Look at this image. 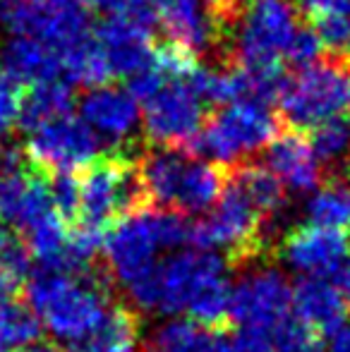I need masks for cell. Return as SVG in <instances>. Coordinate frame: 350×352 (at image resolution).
<instances>
[{
	"mask_svg": "<svg viewBox=\"0 0 350 352\" xmlns=\"http://www.w3.org/2000/svg\"><path fill=\"white\" fill-rule=\"evenodd\" d=\"M127 151L130 146H116L75 170L80 216L72 228L106 235L122 218L154 211L140 173V151Z\"/></svg>",
	"mask_w": 350,
	"mask_h": 352,
	"instance_id": "cell-1",
	"label": "cell"
},
{
	"mask_svg": "<svg viewBox=\"0 0 350 352\" xmlns=\"http://www.w3.org/2000/svg\"><path fill=\"white\" fill-rule=\"evenodd\" d=\"M111 278L106 264L89 276H67L36 271L27 285V300L34 314L53 336L80 340L87 336L111 307Z\"/></svg>",
	"mask_w": 350,
	"mask_h": 352,
	"instance_id": "cell-2",
	"label": "cell"
},
{
	"mask_svg": "<svg viewBox=\"0 0 350 352\" xmlns=\"http://www.w3.org/2000/svg\"><path fill=\"white\" fill-rule=\"evenodd\" d=\"M140 173L151 209L175 213H199L221 199L228 168L206 163L175 148L140 151Z\"/></svg>",
	"mask_w": 350,
	"mask_h": 352,
	"instance_id": "cell-3",
	"label": "cell"
},
{
	"mask_svg": "<svg viewBox=\"0 0 350 352\" xmlns=\"http://www.w3.org/2000/svg\"><path fill=\"white\" fill-rule=\"evenodd\" d=\"M281 122L309 132L333 118L350 116V51H327L283 82Z\"/></svg>",
	"mask_w": 350,
	"mask_h": 352,
	"instance_id": "cell-4",
	"label": "cell"
},
{
	"mask_svg": "<svg viewBox=\"0 0 350 352\" xmlns=\"http://www.w3.org/2000/svg\"><path fill=\"white\" fill-rule=\"evenodd\" d=\"M298 27V0H245L226 53L221 56V65H283L281 58L285 56V48Z\"/></svg>",
	"mask_w": 350,
	"mask_h": 352,
	"instance_id": "cell-5",
	"label": "cell"
},
{
	"mask_svg": "<svg viewBox=\"0 0 350 352\" xmlns=\"http://www.w3.org/2000/svg\"><path fill=\"white\" fill-rule=\"evenodd\" d=\"M269 223L257 213L248 197L226 180V190L211 216L192 223L190 242L197 250L223 247L226 261L245 269L269 254Z\"/></svg>",
	"mask_w": 350,
	"mask_h": 352,
	"instance_id": "cell-6",
	"label": "cell"
},
{
	"mask_svg": "<svg viewBox=\"0 0 350 352\" xmlns=\"http://www.w3.org/2000/svg\"><path fill=\"white\" fill-rule=\"evenodd\" d=\"M283 130L278 116L262 103H228L204 120L192 156H211L221 166L243 163L245 156L269 146Z\"/></svg>",
	"mask_w": 350,
	"mask_h": 352,
	"instance_id": "cell-7",
	"label": "cell"
},
{
	"mask_svg": "<svg viewBox=\"0 0 350 352\" xmlns=\"http://www.w3.org/2000/svg\"><path fill=\"white\" fill-rule=\"evenodd\" d=\"M144 108L146 140L159 148H175L192 156L197 137L204 127V101L187 82H164L140 101Z\"/></svg>",
	"mask_w": 350,
	"mask_h": 352,
	"instance_id": "cell-8",
	"label": "cell"
},
{
	"mask_svg": "<svg viewBox=\"0 0 350 352\" xmlns=\"http://www.w3.org/2000/svg\"><path fill=\"white\" fill-rule=\"evenodd\" d=\"M0 22L14 36H32L63 53L89 34L87 8L80 0H36L0 5Z\"/></svg>",
	"mask_w": 350,
	"mask_h": 352,
	"instance_id": "cell-9",
	"label": "cell"
},
{
	"mask_svg": "<svg viewBox=\"0 0 350 352\" xmlns=\"http://www.w3.org/2000/svg\"><path fill=\"white\" fill-rule=\"evenodd\" d=\"M24 153L48 175L75 173L98 156V140L85 120L70 116L56 118L36 130L27 132Z\"/></svg>",
	"mask_w": 350,
	"mask_h": 352,
	"instance_id": "cell-10",
	"label": "cell"
},
{
	"mask_svg": "<svg viewBox=\"0 0 350 352\" xmlns=\"http://www.w3.org/2000/svg\"><path fill=\"white\" fill-rule=\"evenodd\" d=\"M293 287L276 269H252L230 292L233 326L269 333L290 316ZM269 338V336H266Z\"/></svg>",
	"mask_w": 350,
	"mask_h": 352,
	"instance_id": "cell-11",
	"label": "cell"
},
{
	"mask_svg": "<svg viewBox=\"0 0 350 352\" xmlns=\"http://www.w3.org/2000/svg\"><path fill=\"white\" fill-rule=\"evenodd\" d=\"M159 237L154 230L151 211L137 213V216L122 218L103 240V264L108 274L120 285H130L151 269H156V250H159Z\"/></svg>",
	"mask_w": 350,
	"mask_h": 352,
	"instance_id": "cell-12",
	"label": "cell"
},
{
	"mask_svg": "<svg viewBox=\"0 0 350 352\" xmlns=\"http://www.w3.org/2000/svg\"><path fill=\"white\" fill-rule=\"evenodd\" d=\"M278 254L293 269L307 276L327 278L341 271L350 256V232L319 226H295L281 237Z\"/></svg>",
	"mask_w": 350,
	"mask_h": 352,
	"instance_id": "cell-13",
	"label": "cell"
},
{
	"mask_svg": "<svg viewBox=\"0 0 350 352\" xmlns=\"http://www.w3.org/2000/svg\"><path fill=\"white\" fill-rule=\"evenodd\" d=\"M226 261L206 250H187L171 256L161 264V302L159 309L166 314H177L187 309L192 297L209 285L211 280L223 278Z\"/></svg>",
	"mask_w": 350,
	"mask_h": 352,
	"instance_id": "cell-14",
	"label": "cell"
},
{
	"mask_svg": "<svg viewBox=\"0 0 350 352\" xmlns=\"http://www.w3.org/2000/svg\"><path fill=\"white\" fill-rule=\"evenodd\" d=\"M290 307H293L295 319L319 338L333 336L346 326L348 305L341 290L327 278H317V276L300 278L293 285Z\"/></svg>",
	"mask_w": 350,
	"mask_h": 352,
	"instance_id": "cell-15",
	"label": "cell"
},
{
	"mask_svg": "<svg viewBox=\"0 0 350 352\" xmlns=\"http://www.w3.org/2000/svg\"><path fill=\"white\" fill-rule=\"evenodd\" d=\"M94 38L101 46L113 79L132 77L149 63L151 34L149 27L130 17H108L94 29Z\"/></svg>",
	"mask_w": 350,
	"mask_h": 352,
	"instance_id": "cell-16",
	"label": "cell"
},
{
	"mask_svg": "<svg viewBox=\"0 0 350 352\" xmlns=\"http://www.w3.org/2000/svg\"><path fill=\"white\" fill-rule=\"evenodd\" d=\"M266 163L281 177V182L295 192H312L324 182L322 166L307 132L283 125L278 137L269 144Z\"/></svg>",
	"mask_w": 350,
	"mask_h": 352,
	"instance_id": "cell-17",
	"label": "cell"
},
{
	"mask_svg": "<svg viewBox=\"0 0 350 352\" xmlns=\"http://www.w3.org/2000/svg\"><path fill=\"white\" fill-rule=\"evenodd\" d=\"M140 331V311L132 305L111 302L103 319L80 340L67 343L65 352H135Z\"/></svg>",
	"mask_w": 350,
	"mask_h": 352,
	"instance_id": "cell-18",
	"label": "cell"
},
{
	"mask_svg": "<svg viewBox=\"0 0 350 352\" xmlns=\"http://www.w3.org/2000/svg\"><path fill=\"white\" fill-rule=\"evenodd\" d=\"M82 118L91 130H98L111 140L125 142L135 132L140 111L130 91L96 89L82 98Z\"/></svg>",
	"mask_w": 350,
	"mask_h": 352,
	"instance_id": "cell-19",
	"label": "cell"
},
{
	"mask_svg": "<svg viewBox=\"0 0 350 352\" xmlns=\"http://www.w3.org/2000/svg\"><path fill=\"white\" fill-rule=\"evenodd\" d=\"M161 27L171 41L195 53L219 51V32L201 0H171L159 14Z\"/></svg>",
	"mask_w": 350,
	"mask_h": 352,
	"instance_id": "cell-20",
	"label": "cell"
},
{
	"mask_svg": "<svg viewBox=\"0 0 350 352\" xmlns=\"http://www.w3.org/2000/svg\"><path fill=\"white\" fill-rule=\"evenodd\" d=\"M3 70L19 84H43L63 77V58L56 48L32 36H14L3 48Z\"/></svg>",
	"mask_w": 350,
	"mask_h": 352,
	"instance_id": "cell-21",
	"label": "cell"
},
{
	"mask_svg": "<svg viewBox=\"0 0 350 352\" xmlns=\"http://www.w3.org/2000/svg\"><path fill=\"white\" fill-rule=\"evenodd\" d=\"M226 168H228L230 185H235L248 197V201L269 223V228L274 226L288 204V195L281 177L269 166H259L254 161H243Z\"/></svg>",
	"mask_w": 350,
	"mask_h": 352,
	"instance_id": "cell-22",
	"label": "cell"
},
{
	"mask_svg": "<svg viewBox=\"0 0 350 352\" xmlns=\"http://www.w3.org/2000/svg\"><path fill=\"white\" fill-rule=\"evenodd\" d=\"M303 22L329 51H350V0H298Z\"/></svg>",
	"mask_w": 350,
	"mask_h": 352,
	"instance_id": "cell-23",
	"label": "cell"
},
{
	"mask_svg": "<svg viewBox=\"0 0 350 352\" xmlns=\"http://www.w3.org/2000/svg\"><path fill=\"white\" fill-rule=\"evenodd\" d=\"M72 103V89L63 79H53V82L34 84L24 91L22 113H19V122L24 132H32L36 127L46 125V122L56 120V118L70 116Z\"/></svg>",
	"mask_w": 350,
	"mask_h": 352,
	"instance_id": "cell-24",
	"label": "cell"
},
{
	"mask_svg": "<svg viewBox=\"0 0 350 352\" xmlns=\"http://www.w3.org/2000/svg\"><path fill=\"white\" fill-rule=\"evenodd\" d=\"M230 292L233 287L228 285L226 276L204 285L185 309L190 314V321L214 333H230L235 329L233 314H230Z\"/></svg>",
	"mask_w": 350,
	"mask_h": 352,
	"instance_id": "cell-25",
	"label": "cell"
},
{
	"mask_svg": "<svg viewBox=\"0 0 350 352\" xmlns=\"http://www.w3.org/2000/svg\"><path fill=\"white\" fill-rule=\"evenodd\" d=\"M307 216L312 226L329 230H348L350 228V190L336 175H327L307 201Z\"/></svg>",
	"mask_w": 350,
	"mask_h": 352,
	"instance_id": "cell-26",
	"label": "cell"
},
{
	"mask_svg": "<svg viewBox=\"0 0 350 352\" xmlns=\"http://www.w3.org/2000/svg\"><path fill=\"white\" fill-rule=\"evenodd\" d=\"M41 340V321L22 300H0V352Z\"/></svg>",
	"mask_w": 350,
	"mask_h": 352,
	"instance_id": "cell-27",
	"label": "cell"
},
{
	"mask_svg": "<svg viewBox=\"0 0 350 352\" xmlns=\"http://www.w3.org/2000/svg\"><path fill=\"white\" fill-rule=\"evenodd\" d=\"M32 254L22 237L14 232L12 240L0 252V300H22L32 280Z\"/></svg>",
	"mask_w": 350,
	"mask_h": 352,
	"instance_id": "cell-28",
	"label": "cell"
},
{
	"mask_svg": "<svg viewBox=\"0 0 350 352\" xmlns=\"http://www.w3.org/2000/svg\"><path fill=\"white\" fill-rule=\"evenodd\" d=\"M307 137L319 161L329 163V166L341 163L343 168L346 158L350 156V116H341L322 122L314 130H309Z\"/></svg>",
	"mask_w": 350,
	"mask_h": 352,
	"instance_id": "cell-29",
	"label": "cell"
},
{
	"mask_svg": "<svg viewBox=\"0 0 350 352\" xmlns=\"http://www.w3.org/2000/svg\"><path fill=\"white\" fill-rule=\"evenodd\" d=\"M22 101H24L22 84H19L17 79H12L0 67V135L12 130L19 122Z\"/></svg>",
	"mask_w": 350,
	"mask_h": 352,
	"instance_id": "cell-30",
	"label": "cell"
},
{
	"mask_svg": "<svg viewBox=\"0 0 350 352\" xmlns=\"http://www.w3.org/2000/svg\"><path fill=\"white\" fill-rule=\"evenodd\" d=\"M322 48L324 43L319 41V36L312 32V29L307 27V24H300L298 32H295V36L290 38L288 48H285V60L290 63V65H295L300 70V67L309 65V63H314L319 56H322Z\"/></svg>",
	"mask_w": 350,
	"mask_h": 352,
	"instance_id": "cell-31",
	"label": "cell"
},
{
	"mask_svg": "<svg viewBox=\"0 0 350 352\" xmlns=\"http://www.w3.org/2000/svg\"><path fill=\"white\" fill-rule=\"evenodd\" d=\"M329 352H350V324L333 333V340L329 345Z\"/></svg>",
	"mask_w": 350,
	"mask_h": 352,
	"instance_id": "cell-32",
	"label": "cell"
},
{
	"mask_svg": "<svg viewBox=\"0 0 350 352\" xmlns=\"http://www.w3.org/2000/svg\"><path fill=\"white\" fill-rule=\"evenodd\" d=\"M338 290H341L343 300H346V305H348V311H350V256L346 259V264L341 266V271H338Z\"/></svg>",
	"mask_w": 350,
	"mask_h": 352,
	"instance_id": "cell-33",
	"label": "cell"
},
{
	"mask_svg": "<svg viewBox=\"0 0 350 352\" xmlns=\"http://www.w3.org/2000/svg\"><path fill=\"white\" fill-rule=\"evenodd\" d=\"M142 3H144V5H146V8H149V10H151V12H154V14H156V19H159L161 10H164V8H166V5H168V3H171V0H142Z\"/></svg>",
	"mask_w": 350,
	"mask_h": 352,
	"instance_id": "cell-34",
	"label": "cell"
},
{
	"mask_svg": "<svg viewBox=\"0 0 350 352\" xmlns=\"http://www.w3.org/2000/svg\"><path fill=\"white\" fill-rule=\"evenodd\" d=\"M12 235L14 232H10V230H5V226H0V252L8 247V242L12 240Z\"/></svg>",
	"mask_w": 350,
	"mask_h": 352,
	"instance_id": "cell-35",
	"label": "cell"
},
{
	"mask_svg": "<svg viewBox=\"0 0 350 352\" xmlns=\"http://www.w3.org/2000/svg\"><path fill=\"white\" fill-rule=\"evenodd\" d=\"M343 173H346V177L350 180V156L346 158V163H343Z\"/></svg>",
	"mask_w": 350,
	"mask_h": 352,
	"instance_id": "cell-36",
	"label": "cell"
},
{
	"mask_svg": "<svg viewBox=\"0 0 350 352\" xmlns=\"http://www.w3.org/2000/svg\"><path fill=\"white\" fill-rule=\"evenodd\" d=\"M14 3H36V0H14Z\"/></svg>",
	"mask_w": 350,
	"mask_h": 352,
	"instance_id": "cell-37",
	"label": "cell"
},
{
	"mask_svg": "<svg viewBox=\"0 0 350 352\" xmlns=\"http://www.w3.org/2000/svg\"><path fill=\"white\" fill-rule=\"evenodd\" d=\"M146 352H151V350H146Z\"/></svg>",
	"mask_w": 350,
	"mask_h": 352,
	"instance_id": "cell-38",
	"label": "cell"
}]
</instances>
